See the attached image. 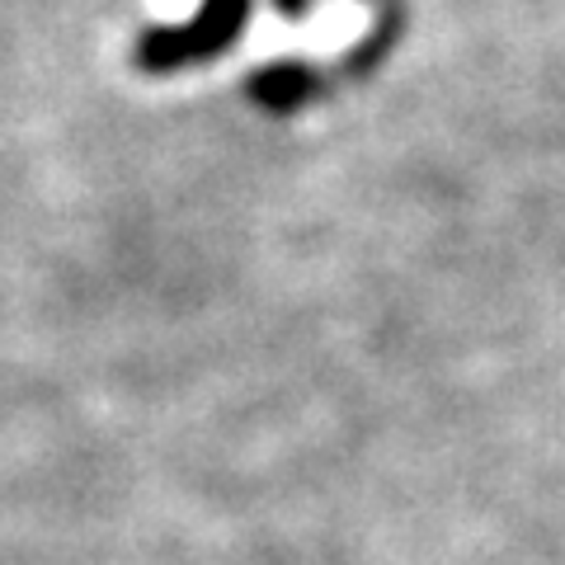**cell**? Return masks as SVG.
<instances>
[{"instance_id": "obj_1", "label": "cell", "mask_w": 565, "mask_h": 565, "mask_svg": "<svg viewBox=\"0 0 565 565\" xmlns=\"http://www.w3.org/2000/svg\"><path fill=\"white\" fill-rule=\"evenodd\" d=\"M245 20V0H207L203 20L193 29H170V33H151L141 43V66L151 71H170L184 62H203L217 47H226L236 39V29Z\"/></svg>"}]
</instances>
